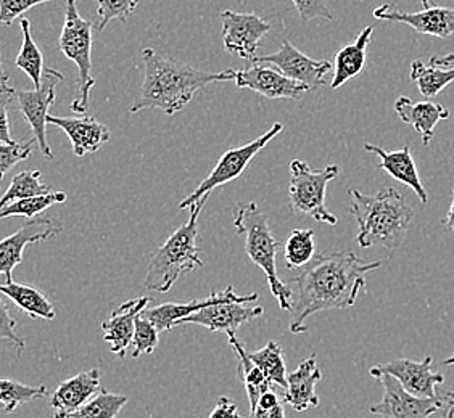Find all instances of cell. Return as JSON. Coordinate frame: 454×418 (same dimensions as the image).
Instances as JSON below:
<instances>
[{"mask_svg":"<svg viewBox=\"0 0 454 418\" xmlns=\"http://www.w3.org/2000/svg\"><path fill=\"white\" fill-rule=\"evenodd\" d=\"M374 17L380 21L408 25L420 35H434L438 39H445L454 35V9L428 7L422 12L408 13L396 9L395 5L385 4L374 10Z\"/></svg>","mask_w":454,"mask_h":418,"instance_id":"e0dca14e","label":"cell"},{"mask_svg":"<svg viewBox=\"0 0 454 418\" xmlns=\"http://www.w3.org/2000/svg\"><path fill=\"white\" fill-rule=\"evenodd\" d=\"M0 338L2 340H9L18 351V356L21 358L23 351L27 349V343L23 338H20L15 333V327L17 322L15 319L10 315L9 305H7V297L4 295L2 301H0Z\"/></svg>","mask_w":454,"mask_h":418,"instance_id":"f35d334b","label":"cell"},{"mask_svg":"<svg viewBox=\"0 0 454 418\" xmlns=\"http://www.w3.org/2000/svg\"><path fill=\"white\" fill-rule=\"evenodd\" d=\"M137 5L139 0H98L97 31L102 33L112 19H120L121 23H126L128 18L137 9Z\"/></svg>","mask_w":454,"mask_h":418,"instance_id":"d590c367","label":"cell"},{"mask_svg":"<svg viewBox=\"0 0 454 418\" xmlns=\"http://www.w3.org/2000/svg\"><path fill=\"white\" fill-rule=\"evenodd\" d=\"M382 386L384 396L380 402L369 407V412L382 418H430L443 409V398L427 399L418 398L403 388V384L390 374L374 375Z\"/></svg>","mask_w":454,"mask_h":418,"instance_id":"30bf717a","label":"cell"},{"mask_svg":"<svg viewBox=\"0 0 454 418\" xmlns=\"http://www.w3.org/2000/svg\"><path fill=\"white\" fill-rule=\"evenodd\" d=\"M248 354L272 384H278L282 390L287 388L288 375L287 368H286V356L276 341H270L264 348L248 352Z\"/></svg>","mask_w":454,"mask_h":418,"instance_id":"4dcf8cb0","label":"cell"},{"mask_svg":"<svg viewBox=\"0 0 454 418\" xmlns=\"http://www.w3.org/2000/svg\"><path fill=\"white\" fill-rule=\"evenodd\" d=\"M446 418H454V404L448 406V412H446Z\"/></svg>","mask_w":454,"mask_h":418,"instance_id":"c3c4849f","label":"cell"},{"mask_svg":"<svg viewBox=\"0 0 454 418\" xmlns=\"http://www.w3.org/2000/svg\"><path fill=\"white\" fill-rule=\"evenodd\" d=\"M422 5H424L426 9H428V7H430V0H422Z\"/></svg>","mask_w":454,"mask_h":418,"instance_id":"681fc988","label":"cell"},{"mask_svg":"<svg viewBox=\"0 0 454 418\" xmlns=\"http://www.w3.org/2000/svg\"><path fill=\"white\" fill-rule=\"evenodd\" d=\"M219 19L227 52L254 61L258 57L260 43L271 31V25L256 13H239L232 10H223Z\"/></svg>","mask_w":454,"mask_h":418,"instance_id":"8fae6325","label":"cell"},{"mask_svg":"<svg viewBox=\"0 0 454 418\" xmlns=\"http://www.w3.org/2000/svg\"><path fill=\"white\" fill-rule=\"evenodd\" d=\"M158 341H160V330L150 322L147 317L140 314L136 322L134 337H132V358L137 359L142 354H152L157 349Z\"/></svg>","mask_w":454,"mask_h":418,"instance_id":"8d00e7d4","label":"cell"},{"mask_svg":"<svg viewBox=\"0 0 454 418\" xmlns=\"http://www.w3.org/2000/svg\"><path fill=\"white\" fill-rule=\"evenodd\" d=\"M434 359L427 356L422 362H416L411 359H395L380 366L372 367L369 374H390L403 384L404 390L418 398L438 399L437 386L443 384L445 376L432 370Z\"/></svg>","mask_w":454,"mask_h":418,"instance_id":"9a60e30c","label":"cell"},{"mask_svg":"<svg viewBox=\"0 0 454 418\" xmlns=\"http://www.w3.org/2000/svg\"><path fill=\"white\" fill-rule=\"evenodd\" d=\"M92 27L90 21L79 15L76 0H67L60 50L78 68V97L71 104V110L76 114H86L90 90L96 86L92 76Z\"/></svg>","mask_w":454,"mask_h":418,"instance_id":"52a82bcc","label":"cell"},{"mask_svg":"<svg viewBox=\"0 0 454 418\" xmlns=\"http://www.w3.org/2000/svg\"><path fill=\"white\" fill-rule=\"evenodd\" d=\"M149 303V298H132L122 303L118 309H114L112 315L102 323L104 340L110 343L112 352L118 358H126V352L131 346L137 317L147 309Z\"/></svg>","mask_w":454,"mask_h":418,"instance_id":"ffe728a7","label":"cell"},{"mask_svg":"<svg viewBox=\"0 0 454 418\" xmlns=\"http://www.w3.org/2000/svg\"><path fill=\"white\" fill-rule=\"evenodd\" d=\"M49 390L44 384L41 386H29V384L20 383L15 380H2L0 382V402L4 406L5 414H12L18 406L33 402L41 398H47Z\"/></svg>","mask_w":454,"mask_h":418,"instance_id":"836d02e7","label":"cell"},{"mask_svg":"<svg viewBox=\"0 0 454 418\" xmlns=\"http://www.w3.org/2000/svg\"><path fill=\"white\" fill-rule=\"evenodd\" d=\"M128 401V396L114 394L104 388L78 410L71 414H55L53 418H116Z\"/></svg>","mask_w":454,"mask_h":418,"instance_id":"f546056e","label":"cell"},{"mask_svg":"<svg viewBox=\"0 0 454 418\" xmlns=\"http://www.w3.org/2000/svg\"><path fill=\"white\" fill-rule=\"evenodd\" d=\"M374 35V27H367L359 33L353 44L345 45L335 55V73H333L331 89L337 90L351 79L359 76L366 68L367 45Z\"/></svg>","mask_w":454,"mask_h":418,"instance_id":"d4e9b609","label":"cell"},{"mask_svg":"<svg viewBox=\"0 0 454 418\" xmlns=\"http://www.w3.org/2000/svg\"><path fill=\"white\" fill-rule=\"evenodd\" d=\"M47 122L57 126L68 135L76 157H86V155L96 153L112 137L110 129L106 124L97 121L94 116L65 118V116L49 114Z\"/></svg>","mask_w":454,"mask_h":418,"instance_id":"d6986e66","label":"cell"},{"mask_svg":"<svg viewBox=\"0 0 454 418\" xmlns=\"http://www.w3.org/2000/svg\"><path fill=\"white\" fill-rule=\"evenodd\" d=\"M41 179H43L41 171H23L15 175L10 182L7 192L4 193L0 200V208L7 206L13 201L25 200V198L52 192V187L43 182Z\"/></svg>","mask_w":454,"mask_h":418,"instance_id":"d6a6232c","label":"cell"},{"mask_svg":"<svg viewBox=\"0 0 454 418\" xmlns=\"http://www.w3.org/2000/svg\"><path fill=\"white\" fill-rule=\"evenodd\" d=\"M284 131V126L280 122H274L271 129L264 132L262 137L252 140L248 143H245L242 147L237 149L227 150L223 157L219 158L218 163L213 167L210 174L207 175L200 185L191 193L185 200L179 203V208L191 209L195 203L203 200L205 197H208L215 189H218L221 185L232 182L244 174L245 169L254 161V158L262 151L274 137H278L280 132Z\"/></svg>","mask_w":454,"mask_h":418,"instance_id":"9c48e42d","label":"cell"},{"mask_svg":"<svg viewBox=\"0 0 454 418\" xmlns=\"http://www.w3.org/2000/svg\"><path fill=\"white\" fill-rule=\"evenodd\" d=\"M258 293H250V295H237L236 290L232 285L224 288L223 291H211L210 295L203 299H195L189 303H165V305L155 306L152 309H145L142 315L147 317L150 322L153 323L160 331H169L176 325H181L185 317L192 315L195 313H200L201 309L210 307L213 305H218L223 301H244V303H254L258 299Z\"/></svg>","mask_w":454,"mask_h":418,"instance_id":"2e32d148","label":"cell"},{"mask_svg":"<svg viewBox=\"0 0 454 418\" xmlns=\"http://www.w3.org/2000/svg\"><path fill=\"white\" fill-rule=\"evenodd\" d=\"M0 291L9 298L12 303H15L21 313L27 314L31 319H44V321L55 319L52 303L37 288L12 280V282H5L0 287Z\"/></svg>","mask_w":454,"mask_h":418,"instance_id":"4316f807","label":"cell"},{"mask_svg":"<svg viewBox=\"0 0 454 418\" xmlns=\"http://www.w3.org/2000/svg\"><path fill=\"white\" fill-rule=\"evenodd\" d=\"M52 0H0V23L10 27L17 18L27 13V10Z\"/></svg>","mask_w":454,"mask_h":418,"instance_id":"ab89813d","label":"cell"},{"mask_svg":"<svg viewBox=\"0 0 454 418\" xmlns=\"http://www.w3.org/2000/svg\"><path fill=\"white\" fill-rule=\"evenodd\" d=\"M364 150L380 158V169H384L387 174L392 175L395 181L411 187L419 197L420 203L427 205L428 195L426 192V187L422 185L418 167H416L414 158H412L408 145L403 149L395 150V151H387L382 147L364 143Z\"/></svg>","mask_w":454,"mask_h":418,"instance_id":"603a6c76","label":"cell"},{"mask_svg":"<svg viewBox=\"0 0 454 418\" xmlns=\"http://www.w3.org/2000/svg\"><path fill=\"white\" fill-rule=\"evenodd\" d=\"M430 63L435 66H443V68H451L454 66V53L445 55V57H432Z\"/></svg>","mask_w":454,"mask_h":418,"instance_id":"f6af8a7d","label":"cell"},{"mask_svg":"<svg viewBox=\"0 0 454 418\" xmlns=\"http://www.w3.org/2000/svg\"><path fill=\"white\" fill-rule=\"evenodd\" d=\"M20 27H21V35H23V44L17 55L15 66L33 81L35 89L41 88L43 78H44V57L33 39L31 23L27 18L23 17L20 19Z\"/></svg>","mask_w":454,"mask_h":418,"instance_id":"83f0119b","label":"cell"},{"mask_svg":"<svg viewBox=\"0 0 454 418\" xmlns=\"http://www.w3.org/2000/svg\"><path fill=\"white\" fill-rule=\"evenodd\" d=\"M411 79L418 84L420 94L427 98L437 97L443 89L454 82V66L443 68L432 63L424 65L422 61H412Z\"/></svg>","mask_w":454,"mask_h":418,"instance_id":"f1b7e54d","label":"cell"},{"mask_svg":"<svg viewBox=\"0 0 454 418\" xmlns=\"http://www.w3.org/2000/svg\"><path fill=\"white\" fill-rule=\"evenodd\" d=\"M323 372L317 367L316 356L305 359L300 366L288 374V384L286 388L284 402L295 412H305L309 407L319 406V398L316 394V384L321 382Z\"/></svg>","mask_w":454,"mask_h":418,"instance_id":"7402d4cb","label":"cell"},{"mask_svg":"<svg viewBox=\"0 0 454 418\" xmlns=\"http://www.w3.org/2000/svg\"><path fill=\"white\" fill-rule=\"evenodd\" d=\"M104 390L98 368L86 370L61 382L51 396V407L55 414H71Z\"/></svg>","mask_w":454,"mask_h":418,"instance_id":"44dd1931","label":"cell"},{"mask_svg":"<svg viewBox=\"0 0 454 418\" xmlns=\"http://www.w3.org/2000/svg\"><path fill=\"white\" fill-rule=\"evenodd\" d=\"M210 195L191 206V218L184 226L176 228L173 236L152 254L145 277V288L155 293H168L177 280L203 267L201 248L197 246L199 216Z\"/></svg>","mask_w":454,"mask_h":418,"instance_id":"277c9868","label":"cell"},{"mask_svg":"<svg viewBox=\"0 0 454 418\" xmlns=\"http://www.w3.org/2000/svg\"><path fill=\"white\" fill-rule=\"evenodd\" d=\"M349 213L358 222L361 248L380 246L395 252L408 236L414 211L394 187H385L376 195H366L356 189L349 190Z\"/></svg>","mask_w":454,"mask_h":418,"instance_id":"3957f363","label":"cell"},{"mask_svg":"<svg viewBox=\"0 0 454 418\" xmlns=\"http://www.w3.org/2000/svg\"><path fill=\"white\" fill-rule=\"evenodd\" d=\"M35 139L13 143H0V177L9 173L13 166L25 161L33 153Z\"/></svg>","mask_w":454,"mask_h":418,"instance_id":"74e56055","label":"cell"},{"mask_svg":"<svg viewBox=\"0 0 454 418\" xmlns=\"http://www.w3.org/2000/svg\"><path fill=\"white\" fill-rule=\"evenodd\" d=\"M250 418H286V412H284V406L282 404L272 407V409L256 407V410H254Z\"/></svg>","mask_w":454,"mask_h":418,"instance_id":"7bdbcfd3","label":"cell"},{"mask_svg":"<svg viewBox=\"0 0 454 418\" xmlns=\"http://www.w3.org/2000/svg\"><path fill=\"white\" fill-rule=\"evenodd\" d=\"M208 418H244L239 415L237 406L229 399L227 396H219L218 401L215 409L211 410L210 417Z\"/></svg>","mask_w":454,"mask_h":418,"instance_id":"b9f144b4","label":"cell"},{"mask_svg":"<svg viewBox=\"0 0 454 418\" xmlns=\"http://www.w3.org/2000/svg\"><path fill=\"white\" fill-rule=\"evenodd\" d=\"M340 174V166L329 165L324 169H313L311 166L294 159L290 163V185L288 205L294 214L308 216L316 222L337 226L339 219L325 208L327 185Z\"/></svg>","mask_w":454,"mask_h":418,"instance_id":"8992f818","label":"cell"},{"mask_svg":"<svg viewBox=\"0 0 454 418\" xmlns=\"http://www.w3.org/2000/svg\"><path fill=\"white\" fill-rule=\"evenodd\" d=\"M443 224H445L448 228H451L454 230V190H453V201H451V208L448 211V214H446L445 221H443Z\"/></svg>","mask_w":454,"mask_h":418,"instance_id":"bcb514c9","label":"cell"},{"mask_svg":"<svg viewBox=\"0 0 454 418\" xmlns=\"http://www.w3.org/2000/svg\"><path fill=\"white\" fill-rule=\"evenodd\" d=\"M287 269H301L316 258L315 232L311 228H295L284 244Z\"/></svg>","mask_w":454,"mask_h":418,"instance_id":"1f68e13d","label":"cell"},{"mask_svg":"<svg viewBox=\"0 0 454 418\" xmlns=\"http://www.w3.org/2000/svg\"><path fill=\"white\" fill-rule=\"evenodd\" d=\"M63 224L57 219H29L25 226L20 227L15 234L7 236L0 244V274L12 282V274L25 258L27 246L41 244L52 236H59Z\"/></svg>","mask_w":454,"mask_h":418,"instance_id":"5bb4252c","label":"cell"},{"mask_svg":"<svg viewBox=\"0 0 454 418\" xmlns=\"http://www.w3.org/2000/svg\"><path fill=\"white\" fill-rule=\"evenodd\" d=\"M144 58V81L140 94L129 112L139 113L142 110H161L168 116L183 112L192 102L200 89L213 82L234 81L237 71L226 70L221 73H208L197 70L191 65L168 58L153 49L142 52Z\"/></svg>","mask_w":454,"mask_h":418,"instance_id":"7a4b0ae2","label":"cell"},{"mask_svg":"<svg viewBox=\"0 0 454 418\" xmlns=\"http://www.w3.org/2000/svg\"><path fill=\"white\" fill-rule=\"evenodd\" d=\"M395 112L400 120L412 126L422 137V143L428 145L434 137L438 122L450 118V110L434 102H414L410 97L402 96L395 102Z\"/></svg>","mask_w":454,"mask_h":418,"instance_id":"cb8c5ba5","label":"cell"},{"mask_svg":"<svg viewBox=\"0 0 454 418\" xmlns=\"http://www.w3.org/2000/svg\"><path fill=\"white\" fill-rule=\"evenodd\" d=\"M382 262H364L353 252L316 256L287 282L292 290L290 331H308V317L329 309H348L355 306L366 287V274L377 270Z\"/></svg>","mask_w":454,"mask_h":418,"instance_id":"6da1fadb","label":"cell"},{"mask_svg":"<svg viewBox=\"0 0 454 418\" xmlns=\"http://www.w3.org/2000/svg\"><path fill=\"white\" fill-rule=\"evenodd\" d=\"M282 404L279 399V396L276 394L274 390H268L266 392H262V398H260V402H258V407H262V409H272V407H276V406H279Z\"/></svg>","mask_w":454,"mask_h":418,"instance_id":"ee69618b","label":"cell"},{"mask_svg":"<svg viewBox=\"0 0 454 418\" xmlns=\"http://www.w3.org/2000/svg\"><path fill=\"white\" fill-rule=\"evenodd\" d=\"M297 9L298 17L303 23H309L315 18H323L333 21V10L327 7L325 0H292Z\"/></svg>","mask_w":454,"mask_h":418,"instance_id":"60d3db41","label":"cell"},{"mask_svg":"<svg viewBox=\"0 0 454 418\" xmlns=\"http://www.w3.org/2000/svg\"><path fill=\"white\" fill-rule=\"evenodd\" d=\"M234 227L237 234L245 236V253L254 261V266L266 274L272 297L279 301L280 309H292V290L287 282L280 280L278 274V253L284 250L272 234L268 219L262 214L256 203L239 205L236 209Z\"/></svg>","mask_w":454,"mask_h":418,"instance_id":"5b68a950","label":"cell"},{"mask_svg":"<svg viewBox=\"0 0 454 418\" xmlns=\"http://www.w3.org/2000/svg\"><path fill=\"white\" fill-rule=\"evenodd\" d=\"M443 366H454V352L443 360ZM446 401H454V391L448 392L445 396Z\"/></svg>","mask_w":454,"mask_h":418,"instance_id":"7dc6e473","label":"cell"},{"mask_svg":"<svg viewBox=\"0 0 454 418\" xmlns=\"http://www.w3.org/2000/svg\"><path fill=\"white\" fill-rule=\"evenodd\" d=\"M244 301H223L218 305L201 309L200 313L192 314L184 319L183 323L201 325L210 331H224L226 335H237V330L244 323L252 322L264 313L262 306H247Z\"/></svg>","mask_w":454,"mask_h":418,"instance_id":"ac0fdd59","label":"cell"},{"mask_svg":"<svg viewBox=\"0 0 454 418\" xmlns=\"http://www.w3.org/2000/svg\"><path fill=\"white\" fill-rule=\"evenodd\" d=\"M231 346L234 349V352L239 358V376L244 382L245 390H247V396H248V402H250V414H254L258 402L262 396V392L271 390V382L266 378V375L262 374L258 366L254 364V360L250 359L248 351L244 348V344L237 338V335H227Z\"/></svg>","mask_w":454,"mask_h":418,"instance_id":"484cf974","label":"cell"},{"mask_svg":"<svg viewBox=\"0 0 454 418\" xmlns=\"http://www.w3.org/2000/svg\"><path fill=\"white\" fill-rule=\"evenodd\" d=\"M252 63L274 65L282 74L305 84L309 90L323 88L325 84V76L333 71L331 61L309 58L288 41H284L280 44L278 52L256 57Z\"/></svg>","mask_w":454,"mask_h":418,"instance_id":"7c38bea8","label":"cell"},{"mask_svg":"<svg viewBox=\"0 0 454 418\" xmlns=\"http://www.w3.org/2000/svg\"><path fill=\"white\" fill-rule=\"evenodd\" d=\"M443 401H445L446 406H451V404H454V401H446L445 398H443Z\"/></svg>","mask_w":454,"mask_h":418,"instance_id":"f907efd6","label":"cell"},{"mask_svg":"<svg viewBox=\"0 0 454 418\" xmlns=\"http://www.w3.org/2000/svg\"><path fill=\"white\" fill-rule=\"evenodd\" d=\"M60 71L45 68L44 78L41 88L35 90L12 88L7 81V90L10 96V106L23 114V120L29 124L35 143L39 145L41 153L45 159H52V149L47 142V118L49 108L55 104L57 86L63 81Z\"/></svg>","mask_w":454,"mask_h":418,"instance_id":"ba28073f","label":"cell"},{"mask_svg":"<svg viewBox=\"0 0 454 418\" xmlns=\"http://www.w3.org/2000/svg\"><path fill=\"white\" fill-rule=\"evenodd\" d=\"M234 82L239 89L254 90L256 94L271 100L287 98V100L300 102L305 94L309 92L308 86L298 82L295 79L287 78L279 70L252 63V61H250V66L237 71Z\"/></svg>","mask_w":454,"mask_h":418,"instance_id":"4fadbf2b","label":"cell"},{"mask_svg":"<svg viewBox=\"0 0 454 418\" xmlns=\"http://www.w3.org/2000/svg\"><path fill=\"white\" fill-rule=\"evenodd\" d=\"M67 201V193L51 192L45 195H37L25 200L13 201L7 206L0 209V218L7 219L12 216H23V218L35 219L45 209L51 208L52 205H60Z\"/></svg>","mask_w":454,"mask_h":418,"instance_id":"e575fe53","label":"cell"}]
</instances>
